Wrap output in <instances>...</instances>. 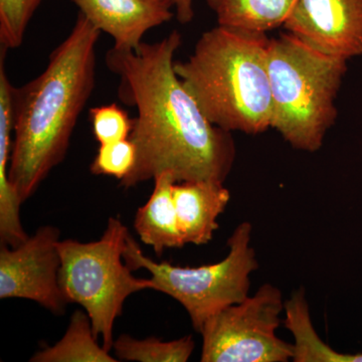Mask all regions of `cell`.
Segmentation results:
<instances>
[{"label": "cell", "instance_id": "1", "mask_svg": "<svg viewBox=\"0 0 362 362\" xmlns=\"http://www.w3.org/2000/svg\"><path fill=\"white\" fill-rule=\"evenodd\" d=\"M181 44L182 37L173 30L159 42H143L136 51L112 47L105 57L109 70L119 77V99L137 110L129 137L136 162L120 180L125 189L165 173L176 182L225 183L232 171V134L204 115L175 73V54Z\"/></svg>", "mask_w": 362, "mask_h": 362}, {"label": "cell", "instance_id": "2", "mask_svg": "<svg viewBox=\"0 0 362 362\" xmlns=\"http://www.w3.org/2000/svg\"><path fill=\"white\" fill-rule=\"evenodd\" d=\"M101 32L82 13L45 70L13 87V141L8 177L21 202L68 153L71 135L96 83V45Z\"/></svg>", "mask_w": 362, "mask_h": 362}, {"label": "cell", "instance_id": "3", "mask_svg": "<svg viewBox=\"0 0 362 362\" xmlns=\"http://www.w3.org/2000/svg\"><path fill=\"white\" fill-rule=\"evenodd\" d=\"M267 33L218 25L202 33L175 70L216 127L257 135L270 129L272 93Z\"/></svg>", "mask_w": 362, "mask_h": 362}, {"label": "cell", "instance_id": "4", "mask_svg": "<svg viewBox=\"0 0 362 362\" xmlns=\"http://www.w3.org/2000/svg\"><path fill=\"white\" fill-rule=\"evenodd\" d=\"M347 59L317 51L291 33L271 39L272 129L293 148L316 152L337 121L335 101Z\"/></svg>", "mask_w": 362, "mask_h": 362}, {"label": "cell", "instance_id": "5", "mask_svg": "<svg viewBox=\"0 0 362 362\" xmlns=\"http://www.w3.org/2000/svg\"><path fill=\"white\" fill-rule=\"evenodd\" d=\"M130 233L119 218H110L99 240L59 243L61 269L59 281L68 303L81 305L87 312L95 337L105 349L113 347L114 325L122 315L126 300L135 293L153 290L151 279L133 276L123 263Z\"/></svg>", "mask_w": 362, "mask_h": 362}, {"label": "cell", "instance_id": "6", "mask_svg": "<svg viewBox=\"0 0 362 362\" xmlns=\"http://www.w3.org/2000/svg\"><path fill=\"white\" fill-rule=\"evenodd\" d=\"M252 225L244 221L228 238V252L218 263L180 267L145 256L129 235L123 258L131 270L144 269L151 275L153 290L176 300L187 310L192 327L201 332L204 323L232 305L250 296L251 275L258 270L256 251L251 246Z\"/></svg>", "mask_w": 362, "mask_h": 362}, {"label": "cell", "instance_id": "7", "mask_svg": "<svg viewBox=\"0 0 362 362\" xmlns=\"http://www.w3.org/2000/svg\"><path fill=\"white\" fill-rule=\"evenodd\" d=\"M285 302L264 284L256 294L211 316L201 330L202 362H287L294 346L277 337Z\"/></svg>", "mask_w": 362, "mask_h": 362}, {"label": "cell", "instance_id": "8", "mask_svg": "<svg viewBox=\"0 0 362 362\" xmlns=\"http://www.w3.org/2000/svg\"><path fill=\"white\" fill-rule=\"evenodd\" d=\"M61 230L40 226L18 247L0 246V299L30 300L52 313H65L68 301L59 286Z\"/></svg>", "mask_w": 362, "mask_h": 362}, {"label": "cell", "instance_id": "9", "mask_svg": "<svg viewBox=\"0 0 362 362\" xmlns=\"http://www.w3.org/2000/svg\"><path fill=\"white\" fill-rule=\"evenodd\" d=\"M283 26L324 54L362 56V0H296Z\"/></svg>", "mask_w": 362, "mask_h": 362}, {"label": "cell", "instance_id": "10", "mask_svg": "<svg viewBox=\"0 0 362 362\" xmlns=\"http://www.w3.org/2000/svg\"><path fill=\"white\" fill-rule=\"evenodd\" d=\"M100 32L111 35L114 49L136 51L145 33L173 20L171 0H71Z\"/></svg>", "mask_w": 362, "mask_h": 362}, {"label": "cell", "instance_id": "11", "mask_svg": "<svg viewBox=\"0 0 362 362\" xmlns=\"http://www.w3.org/2000/svg\"><path fill=\"white\" fill-rule=\"evenodd\" d=\"M178 228L185 244H209L218 230V218L230 201L223 182L192 180L173 185Z\"/></svg>", "mask_w": 362, "mask_h": 362}, {"label": "cell", "instance_id": "12", "mask_svg": "<svg viewBox=\"0 0 362 362\" xmlns=\"http://www.w3.org/2000/svg\"><path fill=\"white\" fill-rule=\"evenodd\" d=\"M6 51L0 47V242L14 247L28 239L21 220L20 197L11 181L8 171L13 141V108L11 90L6 68Z\"/></svg>", "mask_w": 362, "mask_h": 362}, {"label": "cell", "instance_id": "13", "mask_svg": "<svg viewBox=\"0 0 362 362\" xmlns=\"http://www.w3.org/2000/svg\"><path fill=\"white\" fill-rule=\"evenodd\" d=\"M154 188L148 201L138 209L134 218L135 232L147 246L161 257L168 249H180L185 246L178 228L173 175L161 173L154 178Z\"/></svg>", "mask_w": 362, "mask_h": 362}, {"label": "cell", "instance_id": "14", "mask_svg": "<svg viewBox=\"0 0 362 362\" xmlns=\"http://www.w3.org/2000/svg\"><path fill=\"white\" fill-rule=\"evenodd\" d=\"M296 0H206L220 25L267 33L284 25Z\"/></svg>", "mask_w": 362, "mask_h": 362}, {"label": "cell", "instance_id": "15", "mask_svg": "<svg viewBox=\"0 0 362 362\" xmlns=\"http://www.w3.org/2000/svg\"><path fill=\"white\" fill-rule=\"evenodd\" d=\"M103 345L98 343L87 312L77 310L71 317L65 335L52 346L33 354L30 362H117Z\"/></svg>", "mask_w": 362, "mask_h": 362}, {"label": "cell", "instance_id": "16", "mask_svg": "<svg viewBox=\"0 0 362 362\" xmlns=\"http://www.w3.org/2000/svg\"><path fill=\"white\" fill-rule=\"evenodd\" d=\"M194 347L192 335L171 341H162L156 337L136 339L130 335L122 334L114 340L112 349L118 361L185 362L192 356Z\"/></svg>", "mask_w": 362, "mask_h": 362}, {"label": "cell", "instance_id": "17", "mask_svg": "<svg viewBox=\"0 0 362 362\" xmlns=\"http://www.w3.org/2000/svg\"><path fill=\"white\" fill-rule=\"evenodd\" d=\"M44 0H0V47L6 51L23 45L33 14Z\"/></svg>", "mask_w": 362, "mask_h": 362}, {"label": "cell", "instance_id": "18", "mask_svg": "<svg viewBox=\"0 0 362 362\" xmlns=\"http://www.w3.org/2000/svg\"><path fill=\"white\" fill-rule=\"evenodd\" d=\"M93 134L100 145L122 141L130 137L133 119L117 104L90 109Z\"/></svg>", "mask_w": 362, "mask_h": 362}, {"label": "cell", "instance_id": "19", "mask_svg": "<svg viewBox=\"0 0 362 362\" xmlns=\"http://www.w3.org/2000/svg\"><path fill=\"white\" fill-rule=\"evenodd\" d=\"M136 162V148L129 138L122 141L100 145L90 164V173L122 180L129 175Z\"/></svg>", "mask_w": 362, "mask_h": 362}, {"label": "cell", "instance_id": "20", "mask_svg": "<svg viewBox=\"0 0 362 362\" xmlns=\"http://www.w3.org/2000/svg\"><path fill=\"white\" fill-rule=\"evenodd\" d=\"M176 9V18L182 25L194 20V0H171Z\"/></svg>", "mask_w": 362, "mask_h": 362}]
</instances>
